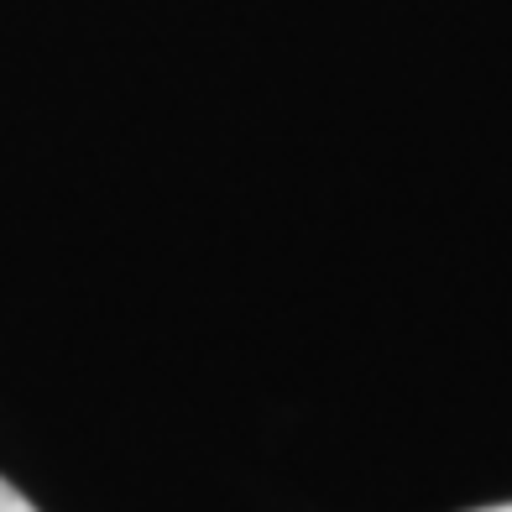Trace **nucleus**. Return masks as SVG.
Listing matches in <instances>:
<instances>
[{"label":"nucleus","mask_w":512,"mask_h":512,"mask_svg":"<svg viewBox=\"0 0 512 512\" xmlns=\"http://www.w3.org/2000/svg\"><path fill=\"white\" fill-rule=\"evenodd\" d=\"M0 512H37V507H32L27 497H21L16 486L6 481V476H0Z\"/></svg>","instance_id":"obj_1"},{"label":"nucleus","mask_w":512,"mask_h":512,"mask_svg":"<svg viewBox=\"0 0 512 512\" xmlns=\"http://www.w3.org/2000/svg\"><path fill=\"white\" fill-rule=\"evenodd\" d=\"M476 512H512V502H502V507H476Z\"/></svg>","instance_id":"obj_2"}]
</instances>
